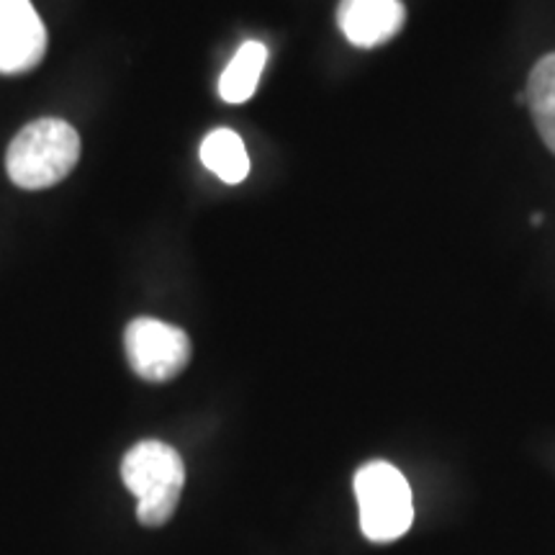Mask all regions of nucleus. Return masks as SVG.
I'll list each match as a JSON object with an SVG mask.
<instances>
[{
    "instance_id": "39448f33",
    "label": "nucleus",
    "mask_w": 555,
    "mask_h": 555,
    "mask_svg": "<svg viewBox=\"0 0 555 555\" xmlns=\"http://www.w3.org/2000/svg\"><path fill=\"white\" fill-rule=\"evenodd\" d=\"M44 52L47 29L31 0H0V73H29Z\"/></svg>"
},
{
    "instance_id": "0eeeda50",
    "label": "nucleus",
    "mask_w": 555,
    "mask_h": 555,
    "mask_svg": "<svg viewBox=\"0 0 555 555\" xmlns=\"http://www.w3.org/2000/svg\"><path fill=\"white\" fill-rule=\"evenodd\" d=\"M266 65H268L266 44H260V41H247V44H242L219 78L221 99L227 103H245L253 99Z\"/></svg>"
},
{
    "instance_id": "7ed1b4c3",
    "label": "nucleus",
    "mask_w": 555,
    "mask_h": 555,
    "mask_svg": "<svg viewBox=\"0 0 555 555\" xmlns=\"http://www.w3.org/2000/svg\"><path fill=\"white\" fill-rule=\"evenodd\" d=\"M360 530L371 543H393L414 522L412 486L386 461L365 463L356 474Z\"/></svg>"
},
{
    "instance_id": "1a4fd4ad",
    "label": "nucleus",
    "mask_w": 555,
    "mask_h": 555,
    "mask_svg": "<svg viewBox=\"0 0 555 555\" xmlns=\"http://www.w3.org/2000/svg\"><path fill=\"white\" fill-rule=\"evenodd\" d=\"M522 95L527 106H530L532 121H535L540 137L555 155V52L545 54L532 67Z\"/></svg>"
},
{
    "instance_id": "20e7f679",
    "label": "nucleus",
    "mask_w": 555,
    "mask_h": 555,
    "mask_svg": "<svg viewBox=\"0 0 555 555\" xmlns=\"http://www.w3.org/2000/svg\"><path fill=\"white\" fill-rule=\"evenodd\" d=\"M124 347L131 371L152 384L176 378L191 360L189 335L159 319H134L124 335Z\"/></svg>"
},
{
    "instance_id": "f03ea898",
    "label": "nucleus",
    "mask_w": 555,
    "mask_h": 555,
    "mask_svg": "<svg viewBox=\"0 0 555 555\" xmlns=\"http://www.w3.org/2000/svg\"><path fill=\"white\" fill-rule=\"evenodd\" d=\"M78 159V131L62 119H39L13 137L9 155H5V168L18 189L41 191L67 178Z\"/></svg>"
},
{
    "instance_id": "f257e3e1",
    "label": "nucleus",
    "mask_w": 555,
    "mask_h": 555,
    "mask_svg": "<svg viewBox=\"0 0 555 555\" xmlns=\"http://www.w3.org/2000/svg\"><path fill=\"white\" fill-rule=\"evenodd\" d=\"M121 478L137 496V519L144 527H163L176 515L185 486L183 457L168 442L142 440L124 455Z\"/></svg>"
},
{
    "instance_id": "6e6552de",
    "label": "nucleus",
    "mask_w": 555,
    "mask_h": 555,
    "mask_svg": "<svg viewBox=\"0 0 555 555\" xmlns=\"http://www.w3.org/2000/svg\"><path fill=\"white\" fill-rule=\"evenodd\" d=\"M201 163L229 185H237L249 176V157L237 131L217 129L201 144Z\"/></svg>"
},
{
    "instance_id": "423d86ee",
    "label": "nucleus",
    "mask_w": 555,
    "mask_h": 555,
    "mask_svg": "<svg viewBox=\"0 0 555 555\" xmlns=\"http://www.w3.org/2000/svg\"><path fill=\"white\" fill-rule=\"evenodd\" d=\"M404 18L401 0H343L337 9V24L345 39L363 50L397 37Z\"/></svg>"
}]
</instances>
